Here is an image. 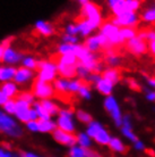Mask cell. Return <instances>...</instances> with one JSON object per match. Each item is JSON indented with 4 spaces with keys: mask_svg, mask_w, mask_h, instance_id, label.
Segmentation results:
<instances>
[{
    "mask_svg": "<svg viewBox=\"0 0 155 157\" xmlns=\"http://www.w3.org/2000/svg\"><path fill=\"white\" fill-rule=\"evenodd\" d=\"M0 132L10 138H20L24 131L16 118L0 109Z\"/></svg>",
    "mask_w": 155,
    "mask_h": 157,
    "instance_id": "6da1fadb",
    "label": "cell"
},
{
    "mask_svg": "<svg viewBox=\"0 0 155 157\" xmlns=\"http://www.w3.org/2000/svg\"><path fill=\"white\" fill-rule=\"evenodd\" d=\"M57 129H60L65 132L74 133L76 131V122H75V112L70 108H63L59 110L56 121Z\"/></svg>",
    "mask_w": 155,
    "mask_h": 157,
    "instance_id": "7a4b0ae2",
    "label": "cell"
},
{
    "mask_svg": "<svg viewBox=\"0 0 155 157\" xmlns=\"http://www.w3.org/2000/svg\"><path fill=\"white\" fill-rule=\"evenodd\" d=\"M38 78L44 82L52 83L56 80L58 71H57V65L52 60H38Z\"/></svg>",
    "mask_w": 155,
    "mask_h": 157,
    "instance_id": "3957f363",
    "label": "cell"
},
{
    "mask_svg": "<svg viewBox=\"0 0 155 157\" xmlns=\"http://www.w3.org/2000/svg\"><path fill=\"white\" fill-rule=\"evenodd\" d=\"M100 33L106 38L110 46H112L113 48L116 46L124 44L126 42L120 34V29L116 26L114 24H112L111 22L102 23L101 26H100Z\"/></svg>",
    "mask_w": 155,
    "mask_h": 157,
    "instance_id": "277c9868",
    "label": "cell"
},
{
    "mask_svg": "<svg viewBox=\"0 0 155 157\" xmlns=\"http://www.w3.org/2000/svg\"><path fill=\"white\" fill-rule=\"evenodd\" d=\"M81 17L89 21L96 29L100 28L101 24L103 23V17H102L100 7L91 1L81 6Z\"/></svg>",
    "mask_w": 155,
    "mask_h": 157,
    "instance_id": "5b68a950",
    "label": "cell"
},
{
    "mask_svg": "<svg viewBox=\"0 0 155 157\" xmlns=\"http://www.w3.org/2000/svg\"><path fill=\"white\" fill-rule=\"evenodd\" d=\"M112 24L119 29L121 28H136V25L139 22V16L137 13L132 12H124L120 13L119 15H116L112 20L110 21Z\"/></svg>",
    "mask_w": 155,
    "mask_h": 157,
    "instance_id": "8992f818",
    "label": "cell"
},
{
    "mask_svg": "<svg viewBox=\"0 0 155 157\" xmlns=\"http://www.w3.org/2000/svg\"><path fill=\"white\" fill-rule=\"evenodd\" d=\"M103 106H104L105 110L108 112L111 118L113 120L114 124L117 126H121V120H122V112H121L120 105L112 94L105 97L104 102H103Z\"/></svg>",
    "mask_w": 155,
    "mask_h": 157,
    "instance_id": "52a82bcc",
    "label": "cell"
},
{
    "mask_svg": "<svg viewBox=\"0 0 155 157\" xmlns=\"http://www.w3.org/2000/svg\"><path fill=\"white\" fill-rule=\"evenodd\" d=\"M32 88H33L32 94H34L35 98L40 99V100H42V99H51L54 96V94H56L52 83L44 82V81H41L39 78H36V81H34Z\"/></svg>",
    "mask_w": 155,
    "mask_h": 157,
    "instance_id": "ba28073f",
    "label": "cell"
},
{
    "mask_svg": "<svg viewBox=\"0 0 155 157\" xmlns=\"http://www.w3.org/2000/svg\"><path fill=\"white\" fill-rule=\"evenodd\" d=\"M126 47L132 55L140 57L147 52V42L136 36L132 39L126 41Z\"/></svg>",
    "mask_w": 155,
    "mask_h": 157,
    "instance_id": "9c48e42d",
    "label": "cell"
},
{
    "mask_svg": "<svg viewBox=\"0 0 155 157\" xmlns=\"http://www.w3.org/2000/svg\"><path fill=\"white\" fill-rule=\"evenodd\" d=\"M24 55L18 50H16L15 48H13L12 46L5 47L4 54H2V59L1 62L5 63V65H9V66H16L17 64L20 63L22 58Z\"/></svg>",
    "mask_w": 155,
    "mask_h": 157,
    "instance_id": "30bf717a",
    "label": "cell"
},
{
    "mask_svg": "<svg viewBox=\"0 0 155 157\" xmlns=\"http://www.w3.org/2000/svg\"><path fill=\"white\" fill-rule=\"evenodd\" d=\"M34 78H35L34 71L20 66V68H16V73H15V75H14L13 81H14L17 86H25V84H27L28 82L33 81Z\"/></svg>",
    "mask_w": 155,
    "mask_h": 157,
    "instance_id": "8fae6325",
    "label": "cell"
},
{
    "mask_svg": "<svg viewBox=\"0 0 155 157\" xmlns=\"http://www.w3.org/2000/svg\"><path fill=\"white\" fill-rule=\"evenodd\" d=\"M52 137L58 144L62 146H67L69 148L76 145V136L74 133H69V132H65L60 129H56L52 132Z\"/></svg>",
    "mask_w": 155,
    "mask_h": 157,
    "instance_id": "7c38bea8",
    "label": "cell"
},
{
    "mask_svg": "<svg viewBox=\"0 0 155 157\" xmlns=\"http://www.w3.org/2000/svg\"><path fill=\"white\" fill-rule=\"evenodd\" d=\"M30 109H31V105L16 98V112L14 115L17 121L22 123H26L30 121Z\"/></svg>",
    "mask_w": 155,
    "mask_h": 157,
    "instance_id": "4fadbf2b",
    "label": "cell"
},
{
    "mask_svg": "<svg viewBox=\"0 0 155 157\" xmlns=\"http://www.w3.org/2000/svg\"><path fill=\"white\" fill-rule=\"evenodd\" d=\"M76 25H77V29H78V34L81 36H83V38L89 36L95 30H96V28L94 26L93 24L91 23L89 21L85 20V18L79 20L77 23H76Z\"/></svg>",
    "mask_w": 155,
    "mask_h": 157,
    "instance_id": "5bb4252c",
    "label": "cell"
},
{
    "mask_svg": "<svg viewBox=\"0 0 155 157\" xmlns=\"http://www.w3.org/2000/svg\"><path fill=\"white\" fill-rule=\"evenodd\" d=\"M34 29L39 34H41L43 36H50L54 33L53 25L51 23H49V22H47V21H43V20L36 21L34 24Z\"/></svg>",
    "mask_w": 155,
    "mask_h": 157,
    "instance_id": "9a60e30c",
    "label": "cell"
},
{
    "mask_svg": "<svg viewBox=\"0 0 155 157\" xmlns=\"http://www.w3.org/2000/svg\"><path fill=\"white\" fill-rule=\"evenodd\" d=\"M0 90L2 91L9 99L17 97V94L20 92V86H17L14 81H8V82L1 83Z\"/></svg>",
    "mask_w": 155,
    "mask_h": 157,
    "instance_id": "2e32d148",
    "label": "cell"
},
{
    "mask_svg": "<svg viewBox=\"0 0 155 157\" xmlns=\"http://www.w3.org/2000/svg\"><path fill=\"white\" fill-rule=\"evenodd\" d=\"M94 86H95V89H96L100 94L105 96V97H108V96H111V94H112L114 84H113L112 82H110L109 80H106V78H101V80H100Z\"/></svg>",
    "mask_w": 155,
    "mask_h": 157,
    "instance_id": "e0dca14e",
    "label": "cell"
},
{
    "mask_svg": "<svg viewBox=\"0 0 155 157\" xmlns=\"http://www.w3.org/2000/svg\"><path fill=\"white\" fill-rule=\"evenodd\" d=\"M57 71L60 74V78H74L76 76V65H65V64L57 63Z\"/></svg>",
    "mask_w": 155,
    "mask_h": 157,
    "instance_id": "ac0fdd59",
    "label": "cell"
},
{
    "mask_svg": "<svg viewBox=\"0 0 155 157\" xmlns=\"http://www.w3.org/2000/svg\"><path fill=\"white\" fill-rule=\"evenodd\" d=\"M105 64H108L109 67H118L122 62L121 56H119L114 51V48H110L105 50Z\"/></svg>",
    "mask_w": 155,
    "mask_h": 157,
    "instance_id": "d6986e66",
    "label": "cell"
},
{
    "mask_svg": "<svg viewBox=\"0 0 155 157\" xmlns=\"http://www.w3.org/2000/svg\"><path fill=\"white\" fill-rule=\"evenodd\" d=\"M101 76L106 78V80H109V81L112 82L113 84H117L121 78L120 71H119L117 67H108V68H104V70L102 71Z\"/></svg>",
    "mask_w": 155,
    "mask_h": 157,
    "instance_id": "ffe728a7",
    "label": "cell"
},
{
    "mask_svg": "<svg viewBox=\"0 0 155 157\" xmlns=\"http://www.w3.org/2000/svg\"><path fill=\"white\" fill-rule=\"evenodd\" d=\"M40 104H41V106L45 109V112L50 115L51 117L52 116H57L59 114L60 107L52 99H42V100H40Z\"/></svg>",
    "mask_w": 155,
    "mask_h": 157,
    "instance_id": "44dd1931",
    "label": "cell"
},
{
    "mask_svg": "<svg viewBox=\"0 0 155 157\" xmlns=\"http://www.w3.org/2000/svg\"><path fill=\"white\" fill-rule=\"evenodd\" d=\"M16 73L15 66H9V65H4L0 66V82H8V81H13L14 75Z\"/></svg>",
    "mask_w": 155,
    "mask_h": 157,
    "instance_id": "7402d4cb",
    "label": "cell"
},
{
    "mask_svg": "<svg viewBox=\"0 0 155 157\" xmlns=\"http://www.w3.org/2000/svg\"><path fill=\"white\" fill-rule=\"evenodd\" d=\"M68 83H69V78H56L52 86L56 92H59L61 94H69L68 92Z\"/></svg>",
    "mask_w": 155,
    "mask_h": 157,
    "instance_id": "603a6c76",
    "label": "cell"
},
{
    "mask_svg": "<svg viewBox=\"0 0 155 157\" xmlns=\"http://www.w3.org/2000/svg\"><path fill=\"white\" fill-rule=\"evenodd\" d=\"M38 124H39V132H42V133H52L57 129L56 121H53L52 118L38 120Z\"/></svg>",
    "mask_w": 155,
    "mask_h": 157,
    "instance_id": "cb8c5ba5",
    "label": "cell"
},
{
    "mask_svg": "<svg viewBox=\"0 0 155 157\" xmlns=\"http://www.w3.org/2000/svg\"><path fill=\"white\" fill-rule=\"evenodd\" d=\"M108 146H109V148L112 150L113 153L122 154L127 150L126 145L124 144V141L121 140L120 138H118V137H111Z\"/></svg>",
    "mask_w": 155,
    "mask_h": 157,
    "instance_id": "d4e9b609",
    "label": "cell"
},
{
    "mask_svg": "<svg viewBox=\"0 0 155 157\" xmlns=\"http://www.w3.org/2000/svg\"><path fill=\"white\" fill-rule=\"evenodd\" d=\"M83 46H84L89 52H93V54H96L97 51L101 49V46H100V42H99V40H97L96 34H95V36H87Z\"/></svg>",
    "mask_w": 155,
    "mask_h": 157,
    "instance_id": "484cf974",
    "label": "cell"
},
{
    "mask_svg": "<svg viewBox=\"0 0 155 157\" xmlns=\"http://www.w3.org/2000/svg\"><path fill=\"white\" fill-rule=\"evenodd\" d=\"M110 139H111V134L109 133V131L106 129H104V128L100 130V131L95 134V137L93 138L94 141L101 146H108Z\"/></svg>",
    "mask_w": 155,
    "mask_h": 157,
    "instance_id": "4316f807",
    "label": "cell"
},
{
    "mask_svg": "<svg viewBox=\"0 0 155 157\" xmlns=\"http://www.w3.org/2000/svg\"><path fill=\"white\" fill-rule=\"evenodd\" d=\"M91 149H86L83 148L81 146L75 145L70 147L69 149V157H91Z\"/></svg>",
    "mask_w": 155,
    "mask_h": 157,
    "instance_id": "83f0119b",
    "label": "cell"
},
{
    "mask_svg": "<svg viewBox=\"0 0 155 157\" xmlns=\"http://www.w3.org/2000/svg\"><path fill=\"white\" fill-rule=\"evenodd\" d=\"M124 1L126 0H106L109 8L112 10L114 16L124 12Z\"/></svg>",
    "mask_w": 155,
    "mask_h": 157,
    "instance_id": "f1b7e54d",
    "label": "cell"
},
{
    "mask_svg": "<svg viewBox=\"0 0 155 157\" xmlns=\"http://www.w3.org/2000/svg\"><path fill=\"white\" fill-rule=\"evenodd\" d=\"M104 126H103V124H102L101 122L99 121H91L87 124V128H86V134L88 136L89 138H92V140H93V138L95 137V134L100 131L101 129H103Z\"/></svg>",
    "mask_w": 155,
    "mask_h": 157,
    "instance_id": "f546056e",
    "label": "cell"
},
{
    "mask_svg": "<svg viewBox=\"0 0 155 157\" xmlns=\"http://www.w3.org/2000/svg\"><path fill=\"white\" fill-rule=\"evenodd\" d=\"M76 136V145L81 146L83 148H86V149H89L91 146H92V138H89L86 132H79L78 134H75Z\"/></svg>",
    "mask_w": 155,
    "mask_h": 157,
    "instance_id": "4dcf8cb0",
    "label": "cell"
},
{
    "mask_svg": "<svg viewBox=\"0 0 155 157\" xmlns=\"http://www.w3.org/2000/svg\"><path fill=\"white\" fill-rule=\"evenodd\" d=\"M139 18L143 21V22H145V23L153 24L155 22V8L154 7L146 8V9L142 13V15H140Z\"/></svg>",
    "mask_w": 155,
    "mask_h": 157,
    "instance_id": "1f68e13d",
    "label": "cell"
},
{
    "mask_svg": "<svg viewBox=\"0 0 155 157\" xmlns=\"http://www.w3.org/2000/svg\"><path fill=\"white\" fill-rule=\"evenodd\" d=\"M20 64L25 68L35 71L36 67H38V59L35 58V57H33V56H24L23 58H22V60H20Z\"/></svg>",
    "mask_w": 155,
    "mask_h": 157,
    "instance_id": "d6a6232c",
    "label": "cell"
},
{
    "mask_svg": "<svg viewBox=\"0 0 155 157\" xmlns=\"http://www.w3.org/2000/svg\"><path fill=\"white\" fill-rule=\"evenodd\" d=\"M75 118H77L81 123H84V124H88L91 121H93V116L84 109L76 110L75 112Z\"/></svg>",
    "mask_w": 155,
    "mask_h": 157,
    "instance_id": "836d02e7",
    "label": "cell"
},
{
    "mask_svg": "<svg viewBox=\"0 0 155 157\" xmlns=\"http://www.w3.org/2000/svg\"><path fill=\"white\" fill-rule=\"evenodd\" d=\"M32 108L35 110V113L38 115V118L39 120H48V118H51V116L48 114L45 109L41 106V104L40 101H34L33 102V105H32Z\"/></svg>",
    "mask_w": 155,
    "mask_h": 157,
    "instance_id": "e575fe53",
    "label": "cell"
},
{
    "mask_svg": "<svg viewBox=\"0 0 155 157\" xmlns=\"http://www.w3.org/2000/svg\"><path fill=\"white\" fill-rule=\"evenodd\" d=\"M77 44V43H76ZM76 44H70V43H65L61 42L58 44L57 47V52L59 55H66V54H74L75 47Z\"/></svg>",
    "mask_w": 155,
    "mask_h": 157,
    "instance_id": "d590c367",
    "label": "cell"
},
{
    "mask_svg": "<svg viewBox=\"0 0 155 157\" xmlns=\"http://www.w3.org/2000/svg\"><path fill=\"white\" fill-rule=\"evenodd\" d=\"M58 63L65 64V65H77L78 59L74 54H66V55H60Z\"/></svg>",
    "mask_w": 155,
    "mask_h": 157,
    "instance_id": "8d00e7d4",
    "label": "cell"
},
{
    "mask_svg": "<svg viewBox=\"0 0 155 157\" xmlns=\"http://www.w3.org/2000/svg\"><path fill=\"white\" fill-rule=\"evenodd\" d=\"M77 94L81 96V98L86 99V100H89V99L92 98L91 86H89L88 83H86L85 81H83V83H81V88H79V90H78Z\"/></svg>",
    "mask_w": 155,
    "mask_h": 157,
    "instance_id": "74e56055",
    "label": "cell"
},
{
    "mask_svg": "<svg viewBox=\"0 0 155 157\" xmlns=\"http://www.w3.org/2000/svg\"><path fill=\"white\" fill-rule=\"evenodd\" d=\"M142 1L139 0H126L124 1V10L127 12L137 13L140 9Z\"/></svg>",
    "mask_w": 155,
    "mask_h": 157,
    "instance_id": "f35d334b",
    "label": "cell"
},
{
    "mask_svg": "<svg viewBox=\"0 0 155 157\" xmlns=\"http://www.w3.org/2000/svg\"><path fill=\"white\" fill-rule=\"evenodd\" d=\"M16 98L27 102V104L31 105V106L33 105V102L35 101V97H34V94H32V91H20V92H18Z\"/></svg>",
    "mask_w": 155,
    "mask_h": 157,
    "instance_id": "ab89813d",
    "label": "cell"
},
{
    "mask_svg": "<svg viewBox=\"0 0 155 157\" xmlns=\"http://www.w3.org/2000/svg\"><path fill=\"white\" fill-rule=\"evenodd\" d=\"M2 110H4L6 114L12 115V116L15 114V112H16V100H15V98L8 99L7 101L2 105Z\"/></svg>",
    "mask_w": 155,
    "mask_h": 157,
    "instance_id": "60d3db41",
    "label": "cell"
},
{
    "mask_svg": "<svg viewBox=\"0 0 155 157\" xmlns=\"http://www.w3.org/2000/svg\"><path fill=\"white\" fill-rule=\"evenodd\" d=\"M120 34L124 41H128V40L132 39L134 36H137V31L135 28H121Z\"/></svg>",
    "mask_w": 155,
    "mask_h": 157,
    "instance_id": "b9f144b4",
    "label": "cell"
},
{
    "mask_svg": "<svg viewBox=\"0 0 155 157\" xmlns=\"http://www.w3.org/2000/svg\"><path fill=\"white\" fill-rule=\"evenodd\" d=\"M83 81L79 78H69V83H68V92L69 94H77L79 88H81Z\"/></svg>",
    "mask_w": 155,
    "mask_h": 157,
    "instance_id": "7bdbcfd3",
    "label": "cell"
},
{
    "mask_svg": "<svg viewBox=\"0 0 155 157\" xmlns=\"http://www.w3.org/2000/svg\"><path fill=\"white\" fill-rule=\"evenodd\" d=\"M89 73L91 72L84 65H81V63H77V65H76V76H77V78H79L81 81H85Z\"/></svg>",
    "mask_w": 155,
    "mask_h": 157,
    "instance_id": "ee69618b",
    "label": "cell"
},
{
    "mask_svg": "<svg viewBox=\"0 0 155 157\" xmlns=\"http://www.w3.org/2000/svg\"><path fill=\"white\" fill-rule=\"evenodd\" d=\"M121 133L124 134V138H127L129 141L135 142L136 140H138L137 136L135 134V132L132 131V128H124V126H121Z\"/></svg>",
    "mask_w": 155,
    "mask_h": 157,
    "instance_id": "f6af8a7d",
    "label": "cell"
},
{
    "mask_svg": "<svg viewBox=\"0 0 155 157\" xmlns=\"http://www.w3.org/2000/svg\"><path fill=\"white\" fill-rule=\"evenodd\" d=\"M101 74L100 73H95V72H91L88 74V76L86 78V80H85V82L86 83H88L89 86L92 84V86H95L100 80H101Z\"/></svg>",
    "mask_w": 155,
    "mask_h": 157,
    "instance_id": "bcb514c9",
    "label": "cell"
},
{
    "mask_svg": "<svg viewBox=\"0 0 155 157\" xmlns=\"http://www.w3.org/2000/svg\"><path fill=\"white\" fill-rule=\"evenodd\" d=\"M61 39H62V42H65V43H70V44L79 43V39H78L77 36H69V34L63 33L61 36Z\"/></svg>",
    "mask_w": 155,
    "mask_h": 157,
    "instance_id": "7dc6e473",
    "label": "cell"
},
{
    "mask_svg": "<svg viewBox=\"0 0 155 157\" xmlns=\"http://www.w3.org/2000/svg\"><path fill=\"white\" fill-rule=\"evenodd\" d=\"M65 33L69 36H78V29L76 23H69L65 28Z\"/></svg>",
    "mask_w": 155,
    "mask_h": 157,
    "instance_id": "c3c4849f",
    "label": "cell"
},
{
    "mask_svg": "<svg viewBox=\"0 0 155 157\" xmlns=\"http://www.w3.org/2000/svg\"><path fill=\"white\" fill-rule=\"evenodd\" d=\"M25 128L30 132H39V124L38 121H28L25 123Z\"/></svg>",
    "mask_w": 155,
    "mask_h": 157,
    "instance_id": "681fc988",
    "label": "cell"
},
{
    "mask_svg": "<svg viewBox=\"0 0 155 157\" xmlns=\"http://www.w3.org/2000/svg\"><path fill=\"white\" fill-rule=\"evenodd\" d=\"M121 126H124V128H132V121L130 115H122V120H121ZM120 126V128H121Z\"/></svg>",
    "mask_w": 155,
    "mask_h": 157,
    "instance_id": "f907efd6",
    "label": "cell"
},
{
    "mask_svg": "<svg viewBox=\"0 0 155 157\" xmlns=\"http://www.w3.org/2000/svg\"><path fill=\"white\" fill-rule=\"evenodd\" d=\"M0 157H20V155L13 154L10 150L6 149L4 147H0Z\"/></svg>",
    "mask_w": 155,
    "mask_h": 157,
    "instance_id": "816d5d0a",
    "label": "cell"
},
{
    "mask_svg": "<svg viewBox=\"0 0 155 157\" xmlns=\"http://www.w3.org/2000/svg\"><path fill=\"white\" fill-rule=\"evenodd\" d=\"M145 97L148 101H154L155 100V91L151 90V89H147L146 90V94H145Z\"/></svg>",
    "mask_w": 155,
    "mask_h": 157,
    "instance_id": "f5cc1de1",
    "label": "cell"
},
{
    "mask_svg": "<svg viewBox=\"0 0 155 157\" xmlns=\"http://www.w3.org/2000/svg\"><path fill=\"white\" fill-rule=\"evenodd\" d=\"M134 144V148L136 150H138V151H142V150L145 149V145H144V142L142 140H136L135 142H132Z\"/></svg>",
    "mask_w": 155,
    "mask_h": 157,
    "instance_id": "db71d44e",
    "label": "cell"
},
{
    "mask_svg": "<svg viewBox=\"0 0 155 157\" xmlns=\"http://www.w3.org/2000/svg\"><path fill=\"white\" fill-rule=\"evenodd\" d=\"M148 41H155V31L152 29V30H147V33H146V42Z\"/></svg>",
    "mask_w": 155,
    "mask_h": 157,
    "instance_id": "11a10c76",
    "label": "cell"
},
{
    "mask_svg": "<svg viewBox=\"0 0 155 157\" xmlns=\"http://www.w3.org/2000/svg\"><path fill=\"white\" fill-rule=\"evenodd\" d=\"M147 51H150L152 55H155V41H148L147 42Z\"/></svg>",
    "mask_w": 155,
    "mask_h": 157,
    "instance_id": "9f6ffc18",
    "label": "cell"
},
{
    "mask_svg": "<svg viewBox=\"0 0 155 157\" xmlns=\"http://www.w3.org/2000/svg\"><path fill=\"white\" fill-rule=\"evenodd\" d=\"M20 157H41V156L36 155L35 153H32V151H23V153H20Z\"/></svg>",
    "mask_w": 155,
    "mask_h": 157,
    "instance_id": "6f0895ef",
    "label": "cell"
},
{
    "mask_svg": "<svg viewBox=\"0 0 155 157\" xmlns=\"http://www.w3.org/2000/svg\"><path fill=\"white\" fill-rule=\"evenodd\" d=\"M8 99H9V98H8L7 96H6V94L2 92V91L0 90V107H2V105H4L5 102L7 101Z\"/></svg>",
    "mask_w": 155,
    "mask_h": 157,
    "instance_id": "680465c9",
    "label": "cell"
},
{
    "mask_svg": "<svg viewBox=\"0 0 155 157\" xmlns=\"http://www.w3.org/2000/svg\"><path fill=\"white\" fill-rule=\"evenodd\" d=\"M146 81H147V84H148V86H150V88H152V89H153V88L155 86V78H147V80H146Z\"/></svg>",
    "mask_w": 155,
    "mask_h": 157,
    "instance_id": "91938a15",
    "label": "cell"
},
{
    "mask_svg": "<svg viewBox=\"0 0 155 157\" xmlns=\"http://www.w3.org/2000/svg\"><path fill=\"white\" fill-rule=\"evenodd\" d=\"M129 84H130V86H132V88H134L135 90H138V89H139V86H138V84H137L134 80H129Z\"/></svg>",
    "mask_w": 155,
    "mask_h": 157,
    "instance_id": "94428289",
    "label": "cell"
},
{
    "mask_svg": "<svg viewBox=\"0 0 155 157\" xmlns=\"http://www.w3.org/2000/svg\"><path fill=\"white\" fill-rule=\"evenodd\" d=\"M5 47L2 46V43H0V63H1V59H2V54H4Z\"/></svg>",
    "mask_w": 155,
    "mask_h": 157,
    "instance_id": "6125c7cd",
    "label": "cell"
},
{
    "mask_svg": "<svg viewBox=\"0 0 155 157\" xmlns=\"http://www.w3.org/2000/svg\"><path fill=\"white\" fill-rule=\"evenodd\" d=\"M76 1H77L78 4H81V6H83V5H85L86 2H88L89 0H76Z\"/></svg>",
    "mask_w": 155,
    "mask_h": 157,
    "instance_id": "be15d7a7",
    "label": "cell"
},
{
    "mask_svg": "<svg viewBox=\"0 0 155 157\" xmlns=\"http://www.w3.org/2000/svg\"><path fill=\"white\" fill-rule=\"evenodd\" d=\"M139 1H143V0H139Z\"/></svg>",
    "mask_w": 155,
    "mask_h": 157,
    "instance_id": "e7e4bbea",
    "label": "cell"
}]
</instances>
